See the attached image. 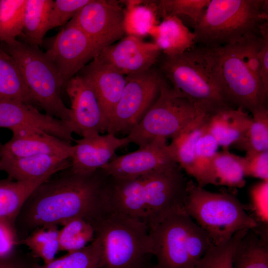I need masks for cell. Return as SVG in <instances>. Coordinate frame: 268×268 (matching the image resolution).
Listing matches in <instances>:
<instances>
[{
    "instance_id": "6da1fadb",
    "label": "cell",
    "mask_w": 268,
    "mask_h": 268,
    "mask_svg": "<svg viewBox=\"0 0 268 268\" xmlns=\"http://www.w3.org/2000/svg\"><path fill=\"white\" fill-rule=\"evenodd\" d=\"M109 176L102 169L76 172L70 167L32 193L15 221L19 240L44 226L63 225L74 218L92 225L108 210Z\"/></svg>"
},
{
    "instance_id": "7a4b0ae2",
    "label": "cell",
    "mask_w": 268,
    "mask_h": 268,
    "mask_svg": "<svg viewBox=\"0 0 268 268\" xmlns=\"http://www.w3.org/2000/svg\"><path fill=\"white\" fill-rule=\"evenodd\" d=\"M188 181L176 162L134 179L109 176V209L144 222L150 231L170 215L185 211Z\"/></svg>"
},
{
    "instance_id": "3957f363",
    "label": "cell",
    "mask_w": 268,
    "mask_h": 268,
    "mask_svg": "<svg viewBox=\"0 0 268 268\" xmlns=\"http://www.w3.org/2000/svg\"><path fill=\"white\" fill-rule=\"evenodd\" d=\"M92 226L101 245L98 268H143L150 262L152 244L144 222L109 209Z\"/></svg>"
},
{
    "instance_id": "277c9868",
    "label": "cell",
    "mask_w": 268,
    "mask_h": 268,
    "mask_svg": "<svg viewBox=\"0 0 268 268\" xmlns=\"http://www.w3.org/2000/svg\"><path fill=\"white\" fill-rule=\"evenodd\" d=\"M267 0H210L193 29L196 44L215 47L235 44L244 36L260 32L268 21Z\"/></svg>"
},
{
    "instance_id": "5b68a950",
    "label": "cell",
    "mask_w": 268,
    "mask_h": 268,
    "mask_svg": "<svg viewBox=\"0 0 268 268\" xmlns=\"http://www.w3.org/2000/svg\"><path fill=\"white\" fill-rule=\"evenodd\" d=\"M184 209L214 245L226 242L239 231L258 226L234 196L209 192L192 180L188 181Z\"/></svg>"
},
{
    "instance_id": "8992f818",
    "label": "cell",
    "mask_w": 268,
    "mask_h": 268,
    "mask_svg": "<svg viewBox=\"0 0 268 268\" xmlns=\"http://www.w3.org/2000/svg\"><path fill=\"white\" fill-rule=\"evenodd\" d=\"M159 71L177 93L209 116L231 107L222 97L201 46L180 55H161Z\"/></svg>"
},
{
    "instance_id": "52a82bcc",
    "label": "cell",
    "mask_w": 268,
    "mask_h": 268,
    "mask_svg": "<svg viewBox=\"0 0 268 268\" xmlns=\"http://www.w3.org/2000/svg\"><path fill=\"white\" fill-rule=\"evenodd\" d=\"M155 268H195L214 245L185 211L172 214L149 231Z\"/></svg>"
},
{
    "instance_id": "ba28073f",
    "label": "cell",
    "mask_w": 268,
    "mask_h": 268,
    "mask_svg": "<svg viewBox=\"0 0 268 268\" xmlns=\"http://www.w3.org/2000/svg\"><path fill=\"white\" fill-rule=\"evenodd\" d=\"M201 46L221 95L229 105L251 113L267 106L268 95L262 82L250 70L234 44Z\"/></svg>"
},
{
    "instance_id": "9c48e42d",
    "label": "cell",
    "mask_w": 268,
    "mask_h": 268,
    "mask_svg": "<svg viewBox=\"0 0 268 268\" xmlns=\"http://www.w3.org/2000/svg\"><path fill=\"white\" fill-rule=\"evenodd\" d=\"M209 116L177 93L164 78L158 98L127 136L139 147L158 138L172 139Z\"/></svg>"
},
{
    "instance_id": "30bf717a",
    "label": "cell",
    "mask_w": 268,
    "mask_h": 268,
    "mask_svg": "<svg viewBox=\"0 0 268 268\" xmlns=\"http://www.w3.org/2000/svg\"><path fill=\"white\" fill-rule=\"evenodd\" d=\"M4 50L14 60L35 102L46 114L68 122L70 108L64 103L61 89L64 85L54 63L38 46L16 40Z\"/></svg>"
},
{
    "instance_id": "8fae6325",
    "label": "cell",
    "mask_w": 268,
    "mask_h": 268,
    "mask_svg": "<svg viewBox=\"0 0 268 268\" xmlns=\"http://www.w3.org/2000/svg\"><path fill=\"white\" fill-rule=\"evenodd\" d=\"M164 77L150 68L126 76L121 96L109 122L107 133L127 134L138 124L158 98Z\"/></svg>"
},
{
    "instance_id": "7c38bea8",
    "label": "cell",
    "mask_w": 268,
    "mask_h": 268,
    "mask_svg": "<svg viewBox=\"0 0 268 268\" xmlns=\"http://www.w3.org/2000/svg\"><path fill=\"white\" fill-rule=\"evenodd\" d=\"M120 1L90 0L70 20L99 52L123 38L124 8Z\"/></svg>"
},
{
    "instance_id": "4fadbf2b",
    "label": "cell",
    "mask_w": 268,
    "mask_h": 268,
    "mask_svg": "<svg viewBox=\"0 0 268 268\" xmlns=\"http://www.w3.org/2000/svg\"><path fill=\"white\" fill-rule=\"evenodd\" d=\"M99 52L87 36L70 20L54 37L46 53L66 86Z\"/></svg>"
},
{
    "instance_id": "5bb4252c",
    "label": "cell",
    "mask_w": 268,
    "mask_h": 268,
    "mask_svg": "<svg viewBox=\"0 0 268 268\" xmlns=\"http://www.w3.org/2000/svg\"><path fill=\"white\" fill-rule=\"evenodd\" d=\"M65 86L71 102L67 124L72 133L83 137L107 132L108 120L87 80L76 74Z\"/></svg>"
},
{
    "instance_id": "9a60e30c",
    "label": "cell",
    "mask_w": 268,
    "mask_h": 268,
    "mask_svg": "<svg viewBox=\"0 0 268 268\" xmlns=\"http://www.w3.org/2000/svg\"><path fill=\"white\" fill-rule=\"evenodd\" d=\"M161 54L153 42L126 35L104 48L95 58L126 76L151 68Z\"/></svg>"
},
{
    "instance_id": "2e32d148",
    "label": "cell",
    "mask_w": 268,
    "mask_h": 268,
    "mask_svg": "<svg viewBox=\"0 0 268 268\" xmlns=\"http://www.w3.org/2000/svg\"><path fill=\"white\" fill-rule=\"evenodd\" d=\"M176 162L170 151L167 139L156 138L139 146L134 151L115 155L102 167L109 176L118 179H134L159 169Z\"/></svg>"
},
{
    "instance_id": "e0dca14e",
    "label": "cell",
    "mask_w": 268,
    "mask_h": 268,
    "mask_svg": "<svg viewBox=\"0 0 268 268\" xmlns=\"http://www.w3.org/2000/svg\"><path fill=\"white\" fill-rule=\"evenodd\" d=\"M38 129L70 143L74 140L67 122L41 113L34 106L20 101L0 100V128Z\"/></svg>"
},
{
    "instance_id": "ac0fdd59",
    "label": "cell",
    "mask_w": 268,
    "mask_h": 268,
    "mask_svg": "<svg viewBox=\"0 0 268 268\" xmlns=\"http://www.w3.org/2000/svg\"><path fill=\"white\" fill-rule=\"evenodd\" d=\"M11 131V139L0 145L1 156L18 158L52 154L71 157L73 145L52 134L29 128H18Z\"/></svg>"
},
{
    "instance_id": "d6986e66",
    "label": "cell",
    "mask_w": 268,
    "mask_h": 268,
    "mask_svg": "<svg viewBox=\"0 0 268 268\" xmlns=\"http://www.w3.org/2000/svg\"><path fill=\"white\" fill-rule=\"evenodd\" d=\"M75 144L70 157L72 171L76 172H91L101 169L116 155V150L131 143L127 136L123 138L107 133L97 134L74 139Z\"/></svg>"
},
{
    "instance_id": "ffe728a7",
    "label": "cell",
    "mask_w": 268,
    "mask_h": 268,
    "mask_svg": "<svg viewBox=\"0 0 268 268\" xmlns=\"http://www.w3.org/2000/svg\"><path fill=\"white\" fill-rule=\"evenodd\" d=\"M79 72L92 87L109 125L125 87L126 76L96 58Z\"/></svg>"
},
{
    "instance_id": "44dd1931",
    "label": "cell",
    "mask_w": 268,
    "mask_h": 268,
    "mask_svg": "<svg viewBox=\"0 0 268 268\" xmlns=\"http://www.w3.org/2000/svg\"><path fill=\"white\" fill-rule=\"evenodd\" d=\"M71 166L70 159L65 156L42 154L22 157L1 156L0 170L8 179L18 181L36 180L52 177Z\"/></svg>"
},
{
    "instance_id": "7402d4cb",
    "label": "cell",
    "mask_w": 268,
    "mask_h": 268,
    "mask_svg": "<svg viewBox=\"0 0 268 268\" xmlns=\"http://www.w3.org/2000/svg\"><path fill=\"white\" fill-rule=\"evenodd\" d=\"M252 117L241 108L228 107L208 117L207 131L223 149L238 142L245 135Z\"/></svg>"
},
{
    "instance_id": "603a6c76",
    "label": "cell",
    "mask_w": 268,
    "mask_h": 268,
    "mask_svg": "<svg viewBox=\"0 0 268 268\" xmlns=\"http://www.w3.org/2000/svg\"><path fill=\"white\" fill-rule=\"evenodd\" d=\"M162 19L149 35L162 54L178 55L195 47V34L180 19L175 16H166Z\"/></svg>"
},
{
    "instance_id": "cb8c5ba5",
    "label": "cell",
    "mask_w": 268,
    "mask_h": 268,
    "mask_svg": "<svg viewBox=\"0 0 268 268\" xmlns=\"http://www.w3.org/2000/svg\"><path fill=\"white\" fill-rule=\"evenodd\" d=\"M267 227L247 231L236 247L233 268H268Z\"/></svg>"
},
{
    "instance_id": "d4e9b609",
    "label": "cell",
    "mask_w": 268,
    "mask_h": 268,
    "mask_svg": "<svg viewBox=\"0 0 268 268\" xmlns=\"http://www.w3.org/2000/svg\"><path fill=\"white\" fill-rule=\"evenodd\" d=\"M51 177L18 181L0 180V222L15 225V221L24 203L35 189Z\"/></svg>"
},
{
    "instance_id": "484cf974",
    "label": "cell",
    "mask_w": 268,
    "mask_h": 268,
    "mask_svg": "<svg viewBox=\"0 0 268 268\" xmlns=\"http://www.w3.org/2000/svg\"><path fill=\"white\" fill-rule=\"evenodd\" d=\"M124 8L123 27L125 34L142 39L149 35L157 25L158 1L129 0L121 1Z\"/></svg>"
},
{
    "instance_id": "4316f807",
    "label": "cell",
    "mask_w": 268,
    "mask_h": 268,
    "mask_svg": "<svg viewBox=\"0 0 268 268\" xmlns=\"http://www.w3.org/2000/svg\"><path fill=\"white\" fill-rule=\"evenodd\" d=\"M10 100L33 105L36 103L13 58L0 47V100Z\"/></svg>"
},
{
    "instance_id": "83f0119b",
    "label": "cell",
    "mask_w": 268,
    "mask_h": 268,
    "mask_svg": "<svg viewBox=\"0 0 268 268\" xmlns=\"http://www.w3.org/2000/svg\"><path fill=\"white\" fill-rule=\"evenodd\" d=\"M53 0H26L21 36L24 42L39 47L49 30L50 16Z\"/></svg>"
},
{
    "instance_id": "f1b7e54d",
    "label": "cell",
    "mask_w": 268,
    "mask_h": 268,
    "mask_svg": "<svg viewBox=\"0 0 268 268\" xmlns=\"http://www.w3.org/2000/svg\"><path fill=\"white\" fill-rule=\"evenodd\" d=\"M243 157L228 149L217 152L210 166L211 184L242 188L245 184Z\"/></svg>"
},
{
    "instance_id": "f546056e",
    "label": "cell",
    "mask_w": 268,
    "mask_h": 268,
    "mask_svg": "<svg viewBox=\"0 0 268 268\" xmlns=\"http://www.w3.org/2000/svg\"><path fill=\"white\" fill-rule=\"evenodd\" d=\"M207 120L172 138L171 143L168 144L174 160L183 171L194 178L196 176V143L205 129Z\"/></svg>"
},
{
    "instance_id": "4dcf8cb0",
    "label": "cell",
    "mask_w": 268,
    "mask_h": 268,
    "mask_svg": "<svg viewBox=\"0 0 268 268\" xmlns=\"http://www.w3.org/2000/svg\"><path fill=\"white\" fill-rule=\"evenodd\" d=\"M59 231L56 225L38 228L21 239L19 244L27 246L33 257L41 259L44 264L48 263L59 251Z\"/></svg>"
},
{
    "instance_id": "1f68e13d",
    "label": "cell",
    "mask_w": 268,
    "mask_h": 268,
    "mask_svg": "<svg viewBox=\"0 0 268 268\" xmlns=\"http://www.w3.org/2000/svg\"><path fill=\"white\" fill-rule=\"evenodd\" d=\"M26 0H0V41L10 45L21 36Z\"/></svg>"
},
{
    "instance_id": "d6a6232c",
    "label": "cell",
    "mask_w": 268,
    "mask_h": 268,
    "mask_svg": "<svg viewBox=\"0 0 268 268\" xmlns=\"http://www.w3.org/2000/svg\"><path fill=\"white\" fill-rule=\"evenodd\" d=\"M62 226L59 231V251L70 253L79 250L95 238L93 226L83 219H72Z\"/></svg>"
},
{
    "instance_id": "836d02e7",
    "label": "cell",
    "mask_w": 268,
    "mask_h": 268,
    "mask_svg": "<svg viewBox=\"0 0 268 268\" xmlns=\"http://www.w3.org/2000/svg\"><path fill=\"white\" fill-rule=\"evenodd\" d=\"M101 256L99 238L95 236L94 241L79 250L43 264L37 262L34 268H98Z\"/></svg>"
},
{
    "instance_id": "e575fe53",
    "label": "cell",
    "mask_w": 268,
    "mask_h": 268,
    "mask_svg": "<svg viewBox=\"0 0 268 268\" xmlns=\"http://www.w3.org/2000/svg\"><path fill=\"white\" fill-rule=\"evenodd\" d=\"M210 0H161L157 2L159 18L175 16L192 28L198 23Z\"/></svg>"
},
{
    "instance_id": "d590c367",
    "label": "cell",
    "mask_w": 268,
    "mask_h": 268,
    "mask_svg": "<svg viewBox=\"0 0 268 268\" xmlns=\"http://www.w3.org/2000/svg\"><path fill=\"white\" fill-rule=\"evenodd\" d=\"M252 115V121L246 134L233 145L246 153L268 151L267 106L253 112Z\"/></svg>"
},
{
    "instance_id": "8d00e7d4",
    "label": "cell",
    "mask_w": 268,
    "mask_h": 268,
    "mask_svg": "<svg viewBox=\"0 0 268 268\" xmlns=\"http://www.w3.org/2000/svg\"><path fill=\"white\" fill-rule=\"evenodd\" d=\"M219 145L207 127L198 137L195 145L196 184L202 187L211 184L210 166Z\"/></svg>"
},
{
    "instance_id": "74e56055",
    "label": "cell",
    "mask_w": 268,
    "mask_h": 268,
    "mask_svg": "<svg viewBox=\"0 0 268 268\" xmlns=\"http://www.w3.org/2000/svg\"><path fill=\"white\" fill-rule=\"evenodd\" d=\"M248 230L239 231L226 242L212 246L195 268H233V256L236 247Z\"/></svg>"
},
{
    "instance_id": "f35d334b",
    "label": "cell",
    "mask_w": 268,
    "mask_h": 268,
    "mask_svg": "<svg viewBox=\"0 0 268 268\" xmlns=\"http://www.w3.org/2000/svg\"><path fill=\"white\" fill-rule=\"evenodd\" d=\"M90 0H55L51 9L49 29L63 26L70 20Z\"/></svg>"
},
{
    "instance_id": "ab89813d",
    "label": "cell",
    "mask_w": 268,
    "mask_h": 268,
    "mask_svg": "<svg viewBox=\"0 0 268 268\" xmlns=\"http://www.w3.org/2000/svg\"><path fill=\"white\" fill-rule=\"evenodd\" d=\"M250 198L256 220L262 225L268 223V181H262L255 184L250 190Z\"/></svg>"
},
{
    "instance_id": "60d3db41",
    "label": "cell",
    "mask_w": 268,
    "mask_h": 268,
    "mask_svg": "<svg viewBox=\"0 0 268 268\" xmlns=\"http://www.w3.org/2000/svg\"><path fill=\"white\" fill-rule=\"evenodd\" d=\"M243 159L245 177L268 181V151L247 153Z\"/></svg>"
},
{
    "instance_id": "b9f144b4",
    "label": "cell",
    "mask_w": 268,
    "mask_h": 268,
    "mask_svg": "<svg viewBox=\"0 0 268 268\" xmlns=\"http://www.w3.org/2000/svg\"><path fill=\"white\" fill-rule=\"evenodd\" d=\"M19 238L15 225L0 222V257L11 254L19 244Z\"/></svg>"
},
{
    "instance_id": "7bdbcfd3",
    "label": "cell",
    "mask_w": 268,
    "mask_h": 268,
    "mask_svg": "<svg viewBox=\"0 0 268 268\" xmlns=\"http://www.w3.org/2000/svg\"><path fill=\"white\" fill-rule=\"evenodd\" d=\"M263 43L258 53L261 65V78L264 91L268 95V22L263 23L260 27Z\"/></svg>"
},
{
    "instance_id": "ee69618b",
    "label": "cell",
    "mask_w": 268,
    "mask_h": 268,
    "mask_svg": "<svg viewBox=\"0 0 268 268\" xmlns=\"http://www.w3.org/2000/svg\"><path fill=\"white\" fill-rule=\"evenodd\" d=\"M37 262L31 254L15 250L8 256L0 257V268H34Z\"/></svg>"
},
{
    "instance_id": "f6af8a7d",
    "label": "cell",
    "mask_w": 268,
    "mask_h": 268,
    "mask_svg": "<svg viewBox=\"0 0 268 268\" xmlns=\"http://www.w3.org/2000/svg\"><path fill=\"white\" fill-rule=\"evenodd\" d=\"M143 268H155L154 265L152 264L150 262L145 266Z\"/></svg>"
},
{
    "instance_id": "bcb514c9",
    "label": "cell",
    "mask_w": 268,
    "mask_h": 268,
    "mask_svg": "<svg viewBox=\"0 0 268 268\" xmlns=\"http://www.w3.org/2000/svg\"></svg>"
}]
</instances>
